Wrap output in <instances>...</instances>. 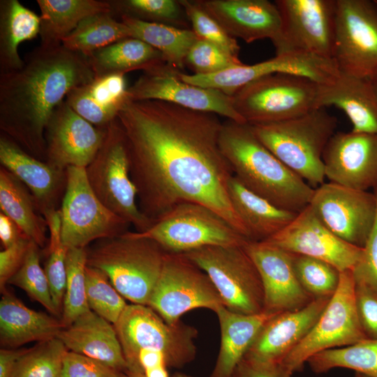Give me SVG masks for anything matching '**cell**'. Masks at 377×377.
I'll list each match as a JSON object with an SVG mask.
<instances>
[{
	"label": "cell",
	"mask_w": 377,
	"mask_h": 377,
	"mask_svg": "<svg viewBox=\"0 0 377 377\" xmlns=\"http://www.w3.org/2000/svg\"><path fill=\"white\" fill-rule=\"evenodd\" d=\"M166 367H158L144 371L145 377H171L169 376Z\"/></svg>",
	"instance_id": "6f0895ef"
},
{
	"label": "cell",
	"mask_w": 377,
	"mask_h": 377,
	"mask_svg": "<svg viewBox=\"0 0 377 377\" xmlns=\"http://www.w3.org/2000/svg\"><path fill=\"white\" fill-rule=\"evenodd\" d=\"M0 301V340L6 348L57 337L65 327L61 320L28 308L6 290Z\"/></svg>",
	"instance_id": "f1b7e54d"
},
{
	"label": "cell",
	"mask_w": 377,
	"mask_h": 377,
	"mask_svg": "<svg viewBox=\"0 0 377 377\" xmlns=\"http://www.w3.org/2000/svg\"><path fill=\"white\" fill-rule=\"evenodd\" d=\"M119 377H145V376L144 374H142V373L126 371L124 372H120ZM171 377H194V376L184 374V373L177 372L172 374Z\"/></svg>",
	"instance_id": "680465c9"
},
{
	"label": "cell",
	"mask_w": 377,
	"mask_h": 377,
	"mask_svg": "<svg viewBox=\"0 0 377 377\" xmlns=\"http://www.w3.org/2000/svg\"><path fill=\"white\" fill-rule=\"evenodd\" d=\"M265 242L292 253L322 260L340 272L353 271L363 252V248L332 233L309 205L287 226Z\"/></svg>",
	"instance_id": "ac0fdd59"
},
{
	"label": "cell",
	"mask_w": 377,
	"mask_h": 377,
	"mask_svg": "<svg viewBox=\"0 0 377 377\" xmlns=\"http://www.w3.org/2000/svg\"><path fill=\"white\" fill-rule=\"evenodd\" d=\"M333 59L341 73L377 74V2L337 0Z\"/></svg>",
	"instance_id": "9a60e30c"
},
{
	"label": "cell",
	"mask_w": 377,
	"mask_h": 377,
	"mask_svg": "<svg viewBox=\"0 0 377 377\" xmlns=\"http://www.w3.org/2000/svg\"><path fill=\"white\" fill-rule=\"evenodd\" d=\"M117 120L139 209L152 223L177 204L196 202L251 239L230 200L233 172L220 147L219 115L162 101L127 100Z\"/></svg>",
	"instance_id": "6da1fadb"
},
{
	"label": "cell",
	"mask_w": 377,
	"mask_h": 377,
	"mask_svg": "<svg viewBox=\"0 0 377 377\" xmlns=\"http://www.w3.org/2000/svg\"><path fill=\"white\" fill-rule=\"evenodd\" d=\"M31 240L23 237L0 252V288L3 292L9 279L20 269L26 258Z\"/></svg>",
	"instance_id": "f907efd6"
},
{
	"label": "cell",
	"mask_w": 377,
	"mask_h": 377,
	"mask_svg": "<svg viewBox=\"0 0 377 377\" xmlns=\"http://www.w3.org/2000/svg\"><path fill=\"white\" fill-rule=\"evenodd\" d=\"M42 214L46 221L50 232V239L46 249V253H47L62 244L61 212L60 209H50L43 212Z\"/></svg>",
	"instance_id": "f5cc1de1"
},
{
	"label": "cell",
	"mask_w": 377,
	"mask_h": 377,
	"mask_svg": "<svg viewBox=\"0 0 377 377\" xmlns=\"http://www.w3.org/2000/svg\"><path fill=\"white\" fill-rule=\"evenodd\" d=\"M337 118L324 108L269 124L250 125L256 137L288 168L315 188L324 183V150Z\"/></svg>",
	"instance_id": "5b68a950"
},
{
	"label": "cell",
	"mask_w": 377,
	"mask_h": 377,
	"mask_svg": "<svg viewBox=\"0 0 377 377\" xmlns=\"http://www.w3.org/2000/svg\"><path fill=\"white\" fill-rule=\"evenodd\" d=\"M281 17L276 55L300 52L332 59L337 0H276Z\"/></svg>",
	"instance_id": "5bb4252c"
},
{
	"label": "cell",
	"mask_w": 377,
	"mask_h": 377,
	"mask_svg": "<svg viewBox=\"0 0 377 377\" xmlns=\"http://www.w3.org/2000/svg\"><path fill=\"white\" fill-rule=\"evenodd\" d=\"M355 377H369V376L364 375L363 374H361V373L356 372Z\"/></svg>",
	"instance_id": "94428289"
},
{
	"label": "cell",
	"mask_w": 377,
	"mask_h": 377,
	"mask_svg": "<svg viewBox=\"0 0 377 377\" xmlns=\"http://www.w3.org/2000/svg\"><path fill=\"white\" fill-rule=\"evenodd\" d=\"M371 83L374 91V93L377 97V74L370 78Z\"/></svg>",
	"instance_id": "91938a15"
},
{
	"label": "cell",
	"mask_w": 377,
	"mask_h": 377,
	"mask_svg": "<svg viewBox=\"0 0 377 377\" xmlns=\"http://www.w3.org/2000/svg\"><path fill=\"white\" fill-rule=\"evenodd\" d=\"M120 20L130 29L132 38L140 39L158 50L167 64L181 70L187 54L198 39L192 29L142 21L128 15Z\"/></svg>",
	"instance_id": "e575fe53"
},
{
	"label": "cell",
	"mask_w": 377,
	"mask_h": 377,
	"mask_svg": "<svg viewBox=\"0 0 377 377\" xmlns=\"http://www.w3.org/2000/svg\"><path fill=\"white\" fill-rule=\"evenodd\" d=\"M166 253L154 240L127 232L87 250V265L105 273L126 300L147 305Z\"/></svg>",
	"instance_id": "277c9868"
},
{
	"label": "cell",
	"mask_w": 377,
	"mask_h": 377,
	"mask_svg": "<svg viewBox=\"0 0 377 377\" xmlns=\"http://www.w3.org/2000/svg\"><path fill=\"white\" fill-rule=\"evenodd\" d=\"M184 8L198 39L211 43L228 54L239 58L240 46L236 38L224 29L198 3L196 0H179Z\"/></svg>",
	"instance_id": "ee69618b"
},
{
	"label": "cell",
	"mask_w": 377,
	"mask_h": 377,
	"mask_svg": "<svg viewBox=\"0 0 377 377\" xmlns=\"http://www.w3.org/2000/svg\"><path fill=\"white\" fill-rule=\"evenodd\" d=\"M299 282L313 300L330 299L337 290L340 271L332 265L313 257L292 253Z\"/></svg>",
	"instance_id": "ab89813d"
},
{
	"label": "cell",
	"mask_w": 377,
	"mask_h": 377,
	"mask_svg": "<svg viewBox=\"0 0 377 377\" xmlns=\"http://www.w3.org/2000/svg\"><path fill=\"white\" fill-rule=\"evenodd\" d=\"M39 249L35 242H31L24 263L9 279L8 284L22 288L49 312L58 316L52 300L45 271L40 265Z\"/></svg>",
	"instance_id": "7bdbcfd3"
},
{
	"label": "cell",
	"mask_w": 377,
	"mask_h": 377,
	"mask_svg": "<svg viewBox=\"0 0 377 377\" xmlns=\"http://www.w3.org/2000/svg\"><path fill=\"white\" fill-rule=\"evenodd\" d=\"M0 208L29 239L40 249L45 247L47 227L45 218L37 213L34 198L24 184L3 166L0 168Z\"/></svg>",
	"instance_id": "d6a6232c"
},
{
	"label": "cell",
	"mask_w": 377,
	"mask_h": 377,
	"mask_svg": "<svg viewBox=\"0 0 377 377\" xmlns=\"http://www.w3.org/2000/svg\"><path fill=\"white\" fill-rule=\"evenodd\" d=\"M135 232L169 253H186L208 246H243L250 240L209 207L191 202L175 205L147 231Z\"/></svg>",
	"instance_id": "30bf717a"
},
{
	"label": "cell",
	"mask_w": 377,
	"mask_h": 377,
	"mask_svg": "<svg viewBox=\"0 0 377 377\" xmlns=\"http://www.w3.org/2000/svg\"><path fill=\"white\" fill-rule=\"evenodd\" d=\"M40 11V45L56 46L85 18L112 12L109 1L37 0Z\"/></svg>",
	"instance_id": "4dcf8cb0"
},
{
	"label": "cell",
	"mask_w": 377,
	"mask_h": 377,
	"mask_svg": "<svg viewBox=\"0 0 377 377\" xmlns=\"http://www.w3.org/2000/svg\"><path fill=\"white\" fill-rule=\"evenodd\" d=\"M323 160L330 182L364 191L377 188V134L335 133Z\"/></svg>",
	"instance_id": "ffe728a7"
},
{
	"label": "cell",
	"mask_w": 377,
	"mask_h": 377,
	"mask_svg": "<svg viewBox=\"0 0 377 377\" xmlns=\"http://www.w3.org/2000/svg\"><path fill=\"white\" fill-rule=\"evenodd\" d=\"M355 289L353 271L341 272L337 290L319 318L281 362L293 374L302 371L304 363L318 353L367 339L357 318Z\"/></svg>",
	"instance_id": "7c38bea8"
},
{
	"label": "cell",
	"mask_w": 377,
	"mask_h": 377,
	"mask_svg": "<svg viewBox=\"0 0 377 377\" xmlns=\"http://www.w3.org/2000/svg\"><path fill=\"white\" fill-rule=\"evenodd\" d=\"M355 300L357 318L365 336L377 340V295L369 288L355 284Z\"/></svg>",
	"instance_id": "681fc988"
},
{
	"label": "cell",
	"mask_w": 377,
	"mask_h": 377,
	"mask_svg": "<svg viewBox=\"0 0 377 377\" xmlns=\"http://www.w3.org/2000/svg\"><path fill=\"white\" fill-rule=\"evenodd\" d=\"M219 145L233 175L251 192L296 213L309 204L314 188L283 163L249 124L229 119L223 122Z\"/></svg>",
	"instance_id": "3957f363"
},
{
	"label": "cell",
	"mask_w": 377,
	"mask_h": 377,
	"mask_svg": "<svg viewBox=\"0 0 377 377\" xmlns=\"http://www.w3.org/2000/svg\"><path fill=\"white\" fill-rule=\"evenodd\" d=\"M318 106L343 110L353 131L377 134V97L370 79L340 73L332 82L320 84Z\"/></svg>",
	"instance_id": "484cf974"
},
{
	"label": "cell",
	"mask_w": 377,
	"mask_h": 377,
	"mask_svg": "<svg viewBox=\"0 0 377 377\" xmlns=\"http://www.w3.org/2000/svg\"><path fill=\"white\" fill-rule=\"evenodd\" d=\"M180 70L166 62L143 71L127 89L128 101L157 100L191 110L214 113L246 124L237 112L232 96L222 91L195 86L180 77Z\"/></svg>",
	"instance_id": "2e32d148"
},
{
	"label": "cell",
	"mask_w": 377,
	"mask_h": 377,
	"mask_svg": "<svg viewBox=\"0 0 377 377\" xmlns=\"http://www.w3.org/2000/svg\"><path fill=\"white\" fill-rule=\"evenodd\" d=\"M127 362L128 370L138 372L137 356L143 348L162 352L168 367L181 368L196 355L197 330L181 321L167 323L150 306L128 304L113 325Z\"/></svg>",
	"instance_id": "8992f818"
},
{
	"label": "cell",
	"mask_w": 377,
	"mask_h": 377,
	"mask_svg": "<svg viewBox=\"0 0 377 377\" xmlns=\"http://www.w3.org/2000/svg\"><path fill=\"white\" fill-rule=\"evenodd\" d=\"M137 365L139 373L144 374L147 369L166 367L167 360L165 355L157 350L143 348L141 349L137 356Z\"/></svg>",
	"instance_id": "11a10c76"
},
{
	"label": "cell",
	"mask_w": 377,
	"mask_h": 377,
	"mask_svg": "<svg viewBox=\"0 0 377 377\" xmlns=\"http://www.w3.org/2000/svg\"><path fill=\"white\" fill-rule=\"evenodd\" d=\"M85 172L101 202L137 232H144L152 226L136 201L137 189L130 177L125 140L117 118L107 126L103 143Z\"/></svg>",
	"instance_id": "ba28073f"
},
{
	"label": "cell",
	"mask_w": 377,
	"mask_h": 377,
	"mask_svg": "<svg viewBox=\"0 0 377 377\" xmlns=\"http://www.w3.org/2000/svg\"><path fill=\"white\" fill-rule=\"evenodd\" d=\"M28 349H8L0 350V377H11L13 371L22 356Z\"/></svg>",
	"instance_id": "9f6ffc18"
},
{
	"label": "cell",
	"mask_w": 377,
	"mask_h": 377,
	"mask_svg": "<svg viewBox=\"0 0 377 377\" xmlns=\"http://www.w3.org/2000/svg\"><path fill=\"white\" fill-rule=\"evenodd\" d=\"M119 374L100 361L68 350L64 357L62 377H119Z\"/></svg>",
	"instance_id": "c3c4849f"
},
{
	"label": "cell",
	"mask_w": 377,
	"mask_h": 377,
	"mask_svg": "<svg viewBox=\"0 0 377 377\" xmlns=\"http://www.w3.org/2000/svg\"><path fill=\"white\" fill-rule=\"evenodd\" d=\"M114 15L189 29L191 24L179 0H109Z\"/></svg>",
	"instance_id": "74e56055"
},
{
	"label": "cell",
	"mask_w": 377,
	"mask_h": 377,
	"mask_svg": "<svg viewBox=\"0 0 377 377\" xmlns=\"http://www.w3.org/2000/svg\"><path fill=\"white\" fill-rule=\"evenodd\" d=\"M106 127L91 124L64 101L53 111L45 129V162L64 170L69 166L86 168L100 149Z\"/></svg>",
	"instance_id": "d6986e66"
},
{
	"label": "cell",
	"mask_w": 377,
	"mask_h": 377,
	"mask_svg": "<svg viewBox=\"0 0 377 377\" xmlns=\"http://www.w3.org/2000/svg\"><path fill=\"white\" fill-rule=\"evenodd\" d=\"M232 37L247 43L279 35L281 17L274 3L268 0H196Z\"/></svg>",
	"instance_id": "603a6c76"
},
{
	"label": "cell",
	"mask_w": 377,
	"mask_h": 377,
	"mask_svg": "<svg viewBox=\"0 0 377 377\" xmlns=\"http://www.w3.org/2000/svg\"><path fill=\"white\" fill-rule=\"evenodd\" d=\"M21 68L0 74V128L23 150L45 161V129L73 89L95 74L88 58L62 44L34 48Z\"/></svg>",
	"instance_id": "7a4b0ae2"
},
{
	"label": "cell",
	"mask_w": 377,
	"mask_h": 377,
	"mask_svg": "<svg viewBox=\"0 0 377 377\" xmlns=\"http://www.w3.org/2000/svg\"><path fill=\"white\" fill-rule=\"evenodd\" d=\"M228 194L234 210L253 241L267 239L287 226L297 214L279 208L251 192L234 175L228 182Z\"/></svg>",
	"instance_id": "f546056e"
},
{
	"label": "cell",
	"mask_w": 377,
	"mask_h": 377,
	"mask_svg": "<svg viewBox=\"0 0 377 377\" xmlns=\"http://www.w3.org/2000/svg\"><path fill=\"white\" fill-rule=\"evenodd\" d=\"M68 350L94 358L119 372L128 370L114 325L91 309L58 334Z\"/></svg>",
	"instance_id": "d4e9b609"
},
{
	"label": "cell",
	"mask_w": 377,
	"mask_h": 377,
	"mask_svg": "<svg viewBox=\"0 0 377 377\" xmlns=\"http://www.w3.org/2000/svg\"><path fill=\"white\" fill-rule=\"evenodd\" d=\"M292 375L281 363H260L243 358L231 377H292Z\"/></svg>",
	"instance_id": "816d5d0a"
},
{
	"label": "cell",
	"mask_w": 377,
	"mask_h": 377,
	"mask_svg": "<svg viewBox=\"0 0 377 377\" xmlns=\"http://www.w3.org/2000/svg\"><path fill=\"white\" fill-rule=\"evenodd\" d=\"M377 198V188L374 189ZM355 284L369 288L377 295V213L360 260L353 270Z\"/></svg>",
	"instance_id": "7dc6e473"
},
{
	"label": "cell",
	"mask_w": 377,
	"mask_h": 377,
	"mask_svg": "<svg viewBox=\"0 0 377 377\" xmlns=\"http://www.w3.org/2000/svg\"><path fill=\"white\" fill-rule=\"evenodd\" d=\"M95 77L143 71L166 62L163 55L145 42L128 38L101 48L88 57Z\"/></svg>",
	"instance_id": "836d02e7"
},
{
	"label": "cell",
	"mask_w": 377,
	"mask_h": 377,
	"mask_svg": "<svg viewBox=\"0 0 377 377\" xmlns=\"http://www.w3.org/2000/svg\"><path fill=\"white\" fill-rule=\"evenodd\" d=\"M23 237H27L15 223L7 215L0 213V239L3 249H6Z\"/></svg>",
	"instance_id": "db71d44e"
},
{
	"label": "cell",
	"mask_w": 377,
	"mask_h": 377,
	"mask_svg": "<svg viewBox=\"0 0 377 377\" xmlns=\"http://www.w3.org/2000/svg\"><path fill=\"white\" fill-rule=\"evenodd\" d=\"M147 306L167 323L173 325L191 310L205 308L215 311L224 304L211 279L200 267L183 253H167Z\"/></svg>",
	"instance_id": "4fadbf2b"
},
{
	"label": "cell",
	"mask_w": 377,
	"mask_h": 377,
	"mask_svg": "<svg viewBox=\"0 0 377 377\" xmlns=\"http://www.w3.org/2000/svg\"><path fill=\"white\" fill-rule=\"evenodd\" d=\"M187 64L196 75H211L244 64L216 45L198 39L186 57Z\"/></svg>",
	"instance_id": "f6af8a7d"
},
{
	"label": "cell",
	"mask_w": 377,
	"mask_h": 377,
	"mask_svg": "<svg viewBox=\"0 0 377 377\" xmlns=\"http://www.w3.org/2000/svg\"><path fill=\"white\" fill-rule=\"evenodd\" d=\"M127 89L124 74L105 75L73 89L64 101L91 124L105 128L117 118L128 100Z\"/></svg>",
	"instance_id": "4316f807"
},
{
	"label": "cell",
	"mask_w": 377,
	"mask_h": 377,
	"mask_svg": "<svg viewBox=\"0 0 377 377\" xmlns=\"http://www.w3.org/2000/svg\"><path fill=\"white\" fill-rule=\"evenodd\" d=\"M320 84L298 75L269 74L239 89L233 104L249 125L281 121L319 109Z\"/></svg>",
	"instance_id": "52a82bcc"
},
{
	"label": "cell",
	"mask_w": 377,
	"mask_h": 377,
	"mask_svg": "<svg viewBox=\"0 0 377 377\" xmlns=\"http://www.w3.org/2000/svg\"><path fill=\"white\" fill-rule=\"evenodd\" d=\"M330 300H314L300 310L273 316L262 327L244 358L260 363H281L308 334Z\"/></svg>",
	"instance_id": "7402d4cb"
},
{
	"label": "cell",
	"mask_w": 377,
	"mask_h": 377,
	"mask_svg": "<svg viewBox=\"0 0 377 377\" xmlns=\"http://www.w3.org/2000/svg\"><path fill=\"white\" fill-rule=\"evenodd\" d=\"M244 247L254 262L263 282L265 311H295L314 300L297 279L291 253L265 241L248 240Z\"/></svg>",
	"instance_id": "44dd1931"
},
{
	"label": "cell",
	"mask_w": 377,
	"mask_h": 377,
	"mask_svg": "<svg viewBox=\"0 0 377 377\" xmlns=\"http://www.w3.org/2000/svg\"><path fill=\"white\" fill-rule=\"evenodd\" d=\"M86 248H69L66 254V286L61 323L71 325L79 316L90 310L86 291Z\"/></svg>",
	"instance_id": "f35d334b"
},
{
	"label": "cell",
	"mask_w": 377,
	"mask_h": 377,
	"mask_svg": "<svg viewBox=\"0 0 377 377\" xmlns=\"http://www.w3.org/2000/svg\"><path fill=\"white\" fill-rule=\"evenodd\" d=\"M309 205L319 220L342 240L363 248L373 228L376 194L333 182L314 188Z\"/></svg>",
	"instance_id": "e0dca14e"
},
{
	"label": "cell",
	"mask_w": 377,
	"mask_h": 377,
	"mask_svg": "<svg viewBox=\"0 0 377 377\" xmlns=\"http://www.w3.org/2000/svg\"><path fill=\"white\" fill-rule=\"evenodd\" d=\"M67 350L57 337L38 342L19 360L11 377H62Z\"/></svg>",
	"instance_id": "60d3db41"
},
{
	"label": "cell",
	"mask_w": 377,
	"mask_h": 377,
	"mask_svg": "<svg viewBox=\"0 0 377 377\" xmlns=\"http://www.w3.org/2000/svg\"><path fill=\"white\" fill-rule=\"evenodd\" d=\"M68 249L62 244L47 253L44 269L57 315L62 313L67 279L66 259Z\"/></svg>",
	"instance_id": "bcb514c9"
},
{
	"label": "cell",
	"mask_w": 377,
	"mask_h": 377,
	"mask_svg": "<svg viewBox=\"0 0 377 377\" xmlns=\"http://www.w3.org/2000/svg\"><path fill=\"white\" fill-rule=\"evenodd\" d=\"M128 38H132L129 28L117 20L112 12H105L83 20L61 44L88 57L101 48Z\"/></svg>",
	"instance_id": "d590c367"
},
{
	"label": "cell",
	"mask_w": 377,
	"mask_h": 377,
	"mask_svg": "<svg viewBox=\"0 0 377 377\" xmlns=\"http://www.w3.org/2000/svg\"><path fill=\"white\" fill-rule=\"evenodd\" d=\"M40 18L17 0L0 1V74L23 66L17 48L40 34Z\"/></svg>",
	"instance_id": "1f68e13d"
},
{
	"label": "cell",
	"mask_w": 377,
	"mask_h": 377,
	"mask_svg": "<svg viewBox=\"0 0 377 377\" xmlns=\"http://www.w3.org/2000/svg\"><path fill=\"white\" fill-rule=\"evenodd\" d=\"M85 275L89 309L114 325L128 305L126 299L100 269L87 265Z\"/></svg>",
	"instance_id": "b9f144b4"
},
{
	"label": "cell",
	"mask_w": 377,
	"mask_h": 377,
	"mask_svg": "<svg viewBox=\"0 0 377 377\" xmlns=\"http://www.w3.org/2000/svg\"><path fill=\"white\" fill-rule=\"evenodd\" d=\"M376 2H377V0H376Z\"/></svg>",
	"instance_id": "6125c7cd"
},
{
	"label": "cell",
	"mask_w": 377,
	"mask_h": 377,
	"mask_svg": "<svg viewBox=\"0 0 377 377\" xmlns=\"http://www.w3.org/2000/svg\"><path fill=\"white\" fill-rule=\"evenodd\" d=\"M184 254L209 277L229 310L243 314L265 311L258 270L243 246H208Z\"/></svg>",
	"instance_id": "9c48e42d"
},
{
	"label": "cell",
	"mask_w": 377,
	"mask_h": 377,
	"mask_svg": "<svg viewBox=\"0 0 377 377\" xmlns=\"http://www.w3.org/2000/svg\"><path fill=\"white\" fill-rule=\"evenodd\" d=\"M214 312L219 322L221 343L210 377H231L262 327L277 313L263 311L243 314L233 312L224 306Z\"/></svg>",
	"instance_id": "83f0119b"
},
{
	"label": "cell",
	"mask_w": 377,
	"mask_h": 377,
	"mask_svg": "<svg viewBox=\"0 0 377 377\" xmlns=\"http://www.w3.org/2000/svg\"><path fill=\"white\" fill-rule=\"evenodd\" d=\"M66 186L61 207V242L68 248H86L97 239L112 238L131 226L106 207L91 188L85 168L66 169Z\"/></svg>",
	"instance_id": "8fae6325"
},
{
	"label": "cell",
	"mask_w": 377,
	"mask_h": 377,
	"mask_svg": "<svg viewBox=\"0 0 377 377\" xmlns=\"http://www.w3.org/2000/svg\"><path fill=\"white\" fill-rule=\"evenodd\" d=\"M306 362L318 374L340 367L377 377V340L367 339L348 346L326 350L315 354Z\"/></svg>",
	"instance_id": "8d00e7d4"
},
{
	"label": "cell",
	"mask_w": 377,
	"mask_h": 377,
	"mask_svg": "<svg viewBox=\"0 0 377 377\" xmlns=\"http://www.w3.org/2000/svg\"><path fill=\"white\" fill-rule=\"evenodd\" d=\"M0 162L29 188L40 213L57 209V202L66 190V170L54 168L30 155L2 133Z\"/></svg>",
	"instance_id": "cb8c5ba5"
}]
</instances>
